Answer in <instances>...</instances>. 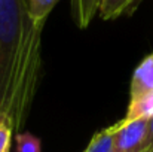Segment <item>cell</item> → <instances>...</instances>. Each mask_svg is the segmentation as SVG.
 Returning a JSON list of instances; mask_svg holds the SVG:
<instances>
[{"label":"cell","instance_id":"6da1fadb","mask_svg":"<svg viewBox=\"0 0 153 152\" xmlns=\"http://www.w3.org/2000/svg\"><path fill=\"white\" fill-rule=\"evenodd\" d=\"M27 0H0V113L21 133L34 100L42 57V30Z\"/></svg>","mask_w":153,"mask_h":152},{"label":"cell","instance_id":"ba28073f","mask_svg":"<svg viewBox=\"0 0 153 152\" xmlns=\"http://www.w3.org/2000/svg\"><path fill=\"white\" fill-rule=\"evenodd\" d=\"M16 152H42V142L28 131L16 133Z\"/></svg>","mask_w":153,"mask_h":152},{"label":"cell","instance_id":"52a82bcc","mask_svg":"<svg viewBox=\"0 0 153 152\" xmlns=\"http://www.w3.org/2000/svg\"><path fill=\"white\" fill-rule=\"evenodd\" d=\"M59 0H27L28 4V13L31 19L37 24H45L48 15L55 7V4Z\"/></svg>","mask_w":153,"mask_h":152},{"label":"cell","instance_id":"7a4b0ae2","mask_svg":"<svg viewBox=\"0 0 153 152\" xmlns=\"http://www.w3.org/2000/svg\"><path fill=\"white\" fill-rule=\"evenodd\" d=\"M125 116L128 119L153 116V52L143 58L132 73Z\"/></svg>","mask_w":153,"mask_h":152},{"label":"cell","instance_id":"277c9868","mask_svg":"<svg viewBox=\"0 0 153 152\" xmlns=\"http://www.w3.org/2000/svg\"><path fill=\"white\" fill-rule=\"evenodd\" d=\"M143 0H100L98 16L104 21H113L120 16L132 15Z\"/></svg>","mask_w":153,"mask_h":152},{"label":"cell","instance_id":"5b68a950","mask_svg":"<svg viewBox=\"0 0 153 152\" xmlns=\"http://www.w3.org/2000/svg\"><path fill=\"white\" fill-rule=\"evenodd\" d=\"M100 10V0H71L73 19L79 28H86Z\"/></svg>","mask_w":153,"mask_h":152},{"label":"cell","instance_id":"9c48e42d","mask_svg":"<svg viewBox=\"0 0 153 152\" xmlns=\"http://www.w3.org/2000/svg\"><path fill=\"white\" fill-rule=\"evenodd\" d=\"M12 134H13V128L10 121L3 113H0V152L10 151Z\"/></svg>","mask_w":153,"mask_h":152},{"label":"cell","instance_id":"3957f363","mask_svg":"<svg viewBox=\"0 0 153 152\" xmlns=\"http://www.w3.org/2000/svg\"><path fill=\"white\" fill-rule=\"evenodd\" d=\"M114 127V145L116 152H141L149 128V118L138 119H120Z\"/></svg>","mask_w":153,"mask_h":152},{"label":"cell","instance_id":"8992f818","mask_svg":"<svg viewBox=\"0 0 153 152\" xmlns=\"http://www.w3.org/2000/svg\"><path fill=\"white\" fill-rule=\"evenodd\" d=\"M83 152H116L114 145V127L110 125L97 131L89 140Z\"/></svg>","mask_w":153,"mask_h":152},{"label":"cell","instance_id":"30bf717a","mask_svg":"<svg viewBox=\"0 0 153 152\" xmlns=\"http://www.w3.org/2000/svg\"><path fill=\"white\" fill-rule=\"evenodd\" d=\"M141 152H153V116L149 118V128H147V136L144 140V146Z\"/></svg>","mask_w":153,"mask_h":152}]
</instances>
